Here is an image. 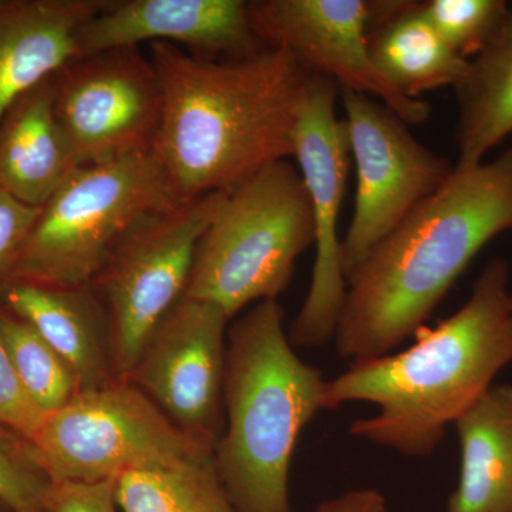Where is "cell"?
Wrapping results in <instances>:
<instances>
[{"mask_svg": "<svg viewBox=\"0 0 512 512\" xmlns=\"http://www.w3.org/2000/svg\"><path fill=\"white\" fill-rule=\"evenodd\" d=\"M510 293H511V302H512V282H511V291H510Z\"/></svg>", "mask_w": 512, "mask_h": 512, "instance_id": "29", "label": "cell"}, {"mask_svg": "<svg viewBox=\"0 0 512 512\" xmlns=\"http://www.w3.org/2000/svg\"><path fill=\"white\" fill-rule=\"evenodd\" d=\"M40 214L42 208L0 188V282L8 281Z\"/></svg>", "mask_w": 512, "mask_h": 512, "instance_id": "26", "label": "cell"}, {"mask_svg": "<svg viewBox=\"0 0 512 512\" xmlns=\"http://www.w3.org/2000/svg\"><path fill=\"white\" fill-rule=\"evenodd\" d=\"M369 42L384 79L410 99L456 87L468 69V60L441 39L421 2H375Z\"/></svg>", "mask_w": 512, "mask_h": 512, "instance_id": "19", "label": "cell"}, {"mask_svg": "<svg viewBox=\"0 0 512 512\" xmlns=\"http://www.w3.org/2000/svg\"><path fill=\"white\" fill-rule=\"evenodd\" d=\"M111 0H0V121L77 57L76 36Z\"/></svg>", "mask_w": 512, "mask_h": 512, "instance_id": "15", "label": "cell"}, {"mask_svg": "<svg viewBox=\"0 0 512 512\" xmlns=\"http://www.w3.org/2000/svg\"><path fill=\"white\" fill-rule=\"evenodd\" d=\"M42 512H120L116 500V480L53 483Z\"/></svg>", "mask_w": 512, "mask_h": 512, "instance_id": "27", "label": "cell"}, {"mask_svg": "<svg viewBox=\"0 0 512 512\" xmlns=\"http://www.w3.org/2000/svg\"><path fill=\"white\" fill-rule=\"evenodd\" d=\"M0 338L25 392L46 414L80 392L73 370L29 323L0 313Z\"/></svg>", "mask_w": 512, "mask_h": 512, "instance_id": "22", "label": "cell"}, {"mask_svg": "<svg viewBox=\"0 0 512 512\" xmlns=\"http://www.w3.org/2000/svg\"><path fill=\"white\" fill-rule=\"evenodd\" d=\"M424 15L456 55L470 62L494 39L507 18L505 0H429Z\"/></svg>", "mask_w": 512, "mask_h": 512, "instance_id": "23", "label": "cell"}, {"mask_svg": "<svg viewBox=\"0 0 512 512\" xmlns=\"http://www.w3.org/2000/svg\"><path fill=\"white\" fill-rule=\"evenodd\" d=\"M339 92L335 80L313 73L293 131V157L311 197L316 247L311 286L289 328L293 348H319L335 338L348 289L338 225L352 157L348 127L336 114Z\"/></svg>", "mask_w": 512, "mask_h": 512, "instance_id": "10", "label": "cell"}, {"mask_svg": "<svg viewBox=\"0 0 512 512\" xmlns=\"http://www.w3.org/2000/svg\"><path fill=\"white\" fill-rule=\"evenodd\" d=\"M52 484L32 444L0 424V503L13 512H42Z\"/></svg>", "mask_w": 512, "mask_h": 512, "instance_id": "24", "label": "cell"}, {"mask_svg": "<svg viewBox=\"0 0 512 512\" xmlns=\"http://www.w3.org/2000/svg\"><path fill=\"white\" fill-rule=\"evenodd\" d=\"M458 107V170L483 163L485 154L512 134V3L483 52L468 62L454 87Z\"/></svg>", "mask_w": 512, "mask_h": 512, "instance_id": "20", "label": "cell"}, {"mask_svg": "<svg viewBox=\"0 0 512 512\" xmlns=\"http://www.w3.org/2000/svg\"><path fill=\"white\" fill-rule=\"evenodd\" d=\"M228 316L183 296L148 336L127 382L185 433L217 446L225 426Z\"/></svg>", "mask_w": 512, "mask_h": 512, "instance_id": "12", "label": "cell"}, {"mask_svg": "<svg viewBox=\"0 0 512 512\" xmlns=\"http://www.w3.org/2000/svg\"><path fill=\"white\" fill-rule=\"evenodd\" d=\"M340 94L357 174L355 211L342 239L348 281L383 239L447 183L454 164L423 146L379 100L348 89Z\"/></svg>", "mask_w": 512, "mask_h": 512, "instance_id": "9", "label": "cell"}, {"mask_svg": "<svg viewBox=\"0 0 512 512\" xmlns=\"http://www.w3.org/2000/svg\"><path fill=\"white\" fill-rule=\"evenodd\" d=\"M55 110L79 167L151 153L163 111L153 60L141 47L76 57L55 74Z\"/></svg>", "mask_w": 512, "mask_h": 512, "instance_id": "11", "label": "cell"}, {"mask_svg": "<svg viewBox=\"0 0 512 512\" xmlns=\"http://www.w3.org/2000/svg\"><path fill=\"white\" fill-rule=\"evenodd\" d=\"M504 231H512V147L476 167H454L349 276L335 332L338 355L356 363L392 353Z\"/></svg>", "mask_w": 512, "mask_h": 512, "instance_id": "2", "label": "cell"}, {"mask_svg": "<svg viewBox=\"0 0 512 512\" xmlns=\"http://www.w3.org/2000/svg\"><path fill=\"white\" fill-rule=\"evenodd\" d=\"M313 244L311 197L301 171L275 161L224 191L198 242L184 295L234 318L251 303L276 301Z\"/></svg>", "mask_w": 512, "mask_h": 512, "instance_id": "5", "label": "cell"}, {"mask_svg": "<svg viewBox=\"0 0 512 512\" xmlns=\"http://www.w3.org/2000/svg\"><path fill=\"white\" fill-rule=\"evenodd\" d=\"M143 43L183 45L211 59L251 56L266 46L244 0H111L77 32V57Z\"/></svg>", "mask_w": 512, "mask_h": 512, "instance_id": "14", "label": "cell"}, {"mask_svg": "<svg viewBox=\"0 0 512 512\" xmlns=\"http://www.w3.org/2000/svg\"><path fill=\"white\" fill-rule=\"evenodd\" d=\"M313 512H387V501L376 488H357L323 501Z\"/></svg>", "mask_w": 512, "mask_h": 512, "instance_id": "28", "label": "cell"}, {"mask_svg": "<svg viewBox=\"0 0 512 512\" xmlns=\"http://www.w3.org/2000/svg\"><path fill=\"white\" fill-rule=\"evenodd\" d=\"M52 483H101L130 471L212 456L214 444L185 433L127 380L77 393L46 414L30 441Z\"/></svg>", "mask_w": 512, "mask_h": 512, "instance_id": "7", "label": "cell"}, {"mask_svg": "<svg viewBox=\"0 0 512 512\" xmlns=\"http://www.w3.org/2000/svg\"><path fill=\"white\" fill-rule=\"evenodd\" d=\"M5 302L73 370L80 392L117 382L109 318L92 285L60 288L9 282ZM79 392V393H80Z\"/></svg>", "mask_w": 512, "mask_h": 512, "instance_id": "16", "label": "cell"}, {"mask_svg": "<svg viewBox=\"0 0 512 512\" xmlns=\"http://www.w3.org/2000/svg\"><path fill=\"white\" fill-rule=\"evenodd\" d=\"M148 55L163 92L151 154L175 202L231 190L293 157V131L312 72L282 47L201 57L170 43Z\"/></svg>", "mask_w": 512, "mask_h": 512, "instance_id": "1", "label": "cell"}, {"mask_svg": "<svg viewBox=\"0 0 512 512\" xmlns=\"http://www.w3.org/2000/svg\"><path fill=\"white\" fill-rule=\"evenodd\" d=\"M510 291V265L503 258L491 259L467 302L436 328L417 330L410 348L352 363L342 375L326 380L322 409L375 404V416L353 421L352 436L406 457L430 456L447 426L512 363Z\"/></svg>", "mask_w": 512, "mask_h": 512, "instance_id": "3", "label": "cell"}, {"mask_svg": "<svg viewBox=\"0 0 512 512\" xmlns=\"http://www.w3.org/2000/svg\"><path fill=\"white\" fill-rule=\"evenodd\" d=\"M454 426L460 477L447 512H512V384H494Z\"/></svg>", "mask_w": 512, "mask_h": 512, "instance_id": "18", "label": "cell"}, {"mask_svg": "<svg viewBox=\"0 0 512 512\" xmlns=\"http://www.w3.org/2000/svg\"><path fill=\"white\" fill-rule=\"evenodd\" d=\"M174 204L151 153L76 168L43 205L8 281L90 285L134 222Z\"/></svg>", "mask_w": 512, "mask_h": 512, "instance_id": "6", "label": "cell"}, {"mask_svg": "<svg viewBox=\"0 0 512 512\" xmlns=\"http://www.w3.org/2000/svg\"><path fill=\"white\" fill-rule=\"evenodd\" d=\"M77 165L55 110V76L22 97L0 121V188L42 208Z\"/></svg>", "mask_w": 512, "mask_h": 512, "instance_id": "17", "label": "cell"}, {"mask_svg": "<svg viewBox=\"0 0 512 512\" xmlns=\"http://www.w3.org/2000/svg\"><path fill=\"white\" fill-rule=\"evenodd\" d=\"M121 512H237L212 456L130 471L116 480Z\"/></svg>", "mask_w": 512, "mask_h": 512, "instance_id": "21", "label": "cell"}, {"mask_svg": "<svg viewBox=\"0 0 512 512\" xmlns=\"http://www.w3.org/2000/svg\"><path fill=\"white\" fill-rule=\"evenodd\" d=\"M45 416L20 384L0 338V424L30 443Z\"/></svg>", "mask_w": 512, "mask_h": 512, "instance_id": "25", "label": "cell"}, {"mask_svg": "<svg viewBox=\"0 0 512 512\" xmlns=\"http://www.w3.org/2000/svg\"><path fill=\"white\" fill-rule=\"evenodd\" d=\"M248 15L264 45L288 50L309 72L379 100L407 126L429 120L430 104L404 96L373 62L369 37L375 2L254 0L248 2Z\"/></svg>", "mask_w": 512, "mask_h": 512, "instance_id": "13", "label": "cell"}, {"mask_svg": "<svg viewBox=\"0 0 512 512\" xmlns=\"http://www.w3.org/2000/svg\"><path fill=\"white\" fill-rule=\"evenodd\" d=\"M224 191L148 212L127 229L94 276L107 313L116 376L127 380L150 333L183 298L198 242Z\"/></svg>", "mask_w": 512, "mask_h": 512, "instance_id": "8", "label": "cell"}, {"mask_svg": "<svg viewBox=\"0 0 512 512\" xmlns=\"http://www.w3.org/2000/svg\"><path fill=\"white\" fill-rule=\"evenodd\" d=\"M325 384L293 350L278 302L256 303L228 328L225 426L214 464L237 512H292L293 451L323 410Z\"/></svg>", "mask_w": 512, "mask_h": 512, "instance_id": "4", "label": "cell"}]
</instances>
